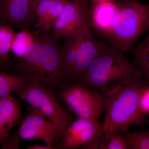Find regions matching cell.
Returning <instances> with one entry per match:
<instances>
[{"mask_svg": "<svg viewBox=\"0 0 149 149\" xmlns=\"http://www.w3.org/2000/svg\"><path fill=\"white\" fill-rule=\"evenodd\" d=\"M92 27L91 10L86 9L75 1L66 0L58 19L53 27L56 40L68 36L81 35Z\"/></svg>", "mask_w": 149, "mask_h": 149, "instance_id": "7", "label": "cell"}, {"mask_svg": "<svg viewBox=\"0 0 149 149\" xmlns=\"http://www.w3.org/2000/svg\"><path fill=\"white\" fill-rule=\"evenodd\" d=\"M97 149H128V148L120 134L102 130L98 141Z\"/></svg>", "mask_w": 149, "mask_h": 149, "instance_id": "20", "label": "cell"}, {"mask_svg": "<svg viewBox=\"0 0 149 149\" xmlns=\"http://www.w3.org/2000/svg\"><path fill=\"white\" fill-rule=\"evenodd\" d=\"M27 149H58V148L56 147L52 146L49 145H40L39 144L32 145V146H27Z\"/></svg>", "mask_w": 149, "mask_h": 149, "instance_id": "25", "label": "cell"}, {"mask_svg": "<svg viewBox=\"0 0 149 149\" xmlns=\"http://www.w3.org/2000/svg\"><path fill=\"white\" fill-rule=\"evenodd\" d=\"M145 39L131 51L133 64L139 68L143 75L144 80L149 83V29Z\"/></svg>", "mask_w": 149, "mask_h": 149, "instance_id": "17", "label": "cell"}, {"mask_svg": "<svg viewBox=\"0 0 149 149\" xmlns=\"http://www.w3.org/2000/svg\"><path fill=\"white\" fill-rule=\"evenodd\" d=\"M22 116L18 99L11 93L0 98V143L9 137L11 129L21 120Z\"/></svg>", "mask_w": 149, "mask_h": 149, "instance_id": "12", "label": "cell"}, {"mask_svg": "<svg viewBox=\"0 0 149 149\" xmlns=\"http://www.w3.org/2000/svg\"><path fill=\"white\" fill-rule=\"evenodd\" d=\"M66 0H44L33 6L37 29L49 31L58 19Z\"/></svg>", "mask_w": 149, "mask_h": 149, "instance_id": "13", "label": "cell"}, {"mask_svg": "<svg viewBox=\"0 0 149 149\" xmlns=\"http://www.w3.org/2000/svg\"><path fill=\"white\" fill-rule=\"evenodd\" d=\"M40 33L42 52L35 78L55 92L70 83L63 70L62 48L51 30Z\"/></svg>", "mask_w": 149, "mask_h": 149, "instance_id": "6", "label": "cell"}, {"mask_svg": "<svg viewBox=\"0 0 149 149\" xmlns=\"http://www.w3.org/2000/svg\"><path fill=\"white\" fill-rule=\"evenodd\" d=\"M106 37L123 53L131 51L139 37L149 29V4L137 0H120Z\"/></svg>", "mask_w": 149, "mask_h": 149, "instance_id": "3", "label": "cell"}, {"mask_svg": "<svg viewBox=\"0 0 149 149\" xmlns=\"http://www.w3.org/2000/svg\"><path fill=\"white\" fill-rule=\"evenodd\" d=\"M146 83L144 77L137 78L106 97L105 116L101 123L103 131L120 133L133 125L143 127L147 116L141 113L139 101Z\"/></svg>", "mask_w": 149, "mask_h": 149, "instance_id": "2", "label": "cell"}, {"mask_svg": "<svg viewBox=\"0 0 149 149\" xmlns=\"http://www.w3.org/2000/svg\"><path fill=\"white\" fill-rule=\"evenodd\" d=\"M94 4L100 2L104 1H108V0H92Z\"/></svg>", "mask_w": 149, "mask_h": 149, "instance_id": "28", "label": "cell"}, {"mask_svg": "<svg viewBox=\"0 0 149 149\" xmlns=\"http://www.w3.org/2000/svg\"><path fill=\"white\" fill-rule=\"evenodd\" d=\"M15 34L7 24H0V62L2 65L9 58L10 52Z\"/></svg>", "mask_w": 149, "mask_h": 149, "instance_id": "22", "label": "cell"}, {"mask_svg": "<svg viewBox=\"0 0 149 149\" xmlns=\"http://www.w3.org/2000/svg\"><path fill=\"white\" fill-rule=\"evenodd\" d=\"M82 34L64 37V45L62 47L63 63L65 74L70 82L72 81L73 70L78 56V42Z\"/></svg>", "mask_w": 149, "mask_h": 149, "instance_id": "16", "label": "cell"}, {"mask_svg": "<svg viewBox=\"0 0 149 149\" xmlns=\"http://www.w3.org/2000/svg\"><path fill=\"white\" fill-rule=\"evenodd\" d=\"M0 14L3 24L21 30L36 23L31 0H0Z\"/></svg>", "mask_w": 149, "mask_h": 149, "instance_id": "10", "label": "cell"}, {"mask_svg": "<svg viewBox=\"0 0 149 149\" xmlns=\"http://www.w3.org/2000/svg\"><path fill=\"white\" fill-rule=\"evenodd\" d=\"M15 93L29 106L37 108L56 126L58 146L67 128L73 120L72 112L57 97L54 92L43 85L37 78L28 80Z\"/></svg>", "mask_w": 149, "mask_h": 149, "instance_id": "4", "label": "cell"}, {"mask_svg": "<svg viewBox=\"0 0 149 149\" xmlns=\"http://www.w3.org/2000/svg\"><path fill=\"white\" fill-rule=\"evenodd\" d=\"M1 14H0V24H1Z\"/></svg>", "mask_w": 149, "mask_h": 149, "instance_id": "29", "label": "cell"}, {"mask_svg": "<svg viewBox=\"0 0 149 149\" xmlns=\"http://www.w3.org/2000/svg\"><path fill=\"white\" fill-rule=\"evenodd\" d=\"M21 139L17 131L12 136L8 138L1 143V148L6 149H20V142Z\"/></svg>", "mask_w": 149, "mask_h": 149, "instance_id": "24", "label": "cell"}, {"mask_svg": "<svg viewBox=\"0 0 149 149\" xmlns=\"http://www.w3.org/2000/svg\"><path fill=\"white\" fill-rule=\"evenodd\" d=\"M117 7V3L111 0L94 4L91 10L92 27H95L100 33L106 36L111 27Z\"/></svg>", "mask_w": 149, "mask_h": 149, "instance_id": "15", "label": "cell"}, {"mask_svg": "<svg viewBox=\"0 0 149 149\" xmlns=\"http://www.w3.org/2000/svg\"><path fill=\"white\" fill-rule=\"evenodd\" d=\"M74 1L79 3L83 7L86 9L90 10V6H89V1L90 0H74Z\"/></svg>", "mask_w": 149, "mask_h": 149, "instance_id": "26", "label": "cell"}, {"mask_svg": "<svg viewBox=\"0 0 149 149\" xmlns=\"http://www.w3.org/2000/svg\"><path fill=\"white\" fill-rule=\"evenodd\" d=\"M119 134L125 140L128 149H149V128L144 131L128 130Z\"/></svg>", "mask_w": 149, "mask_h": 149, "instance_id": "21", "label": "cell"}, {"mask_svg": "<svg viewBox=\"0 0 149 149\" xmlns=\"http://www.w3.org/2000/svg\"><path fill=\"white\" fill-rule=\"evenodd\" d=\"M17 132L22 140L39 139L52 146H54L58 136L57 128L53 123L40 109L31 106L27 107V113Z\"/></svg>", "mask_w": 149, "mask_h": 149, "instance_id": "9", "label": "cell"}, {"mask_svg": "<svg viewBox=\"0 0 149 149\" xmlns=\"http://www.w3.org/2000/svg\"><path fill=\"white\" fill-rule=\"evenodd\" d=\"M102 132L101 123L99 121L78 118L67 128L58 148L97 149L98 140Z\"/></svg>", "mask_w": 149, "mask_h": 149, "instance_id": "8", "label": "cell"}, {"mask_svg": "<svg viewBox=\"0 0 149 149\" xmlns=\"http://www.w3.org/2000/svg\"><path fill=\"white\" fill-rule=\"evenodd\" d=\"M139 107L144 115L149 114V83H146L142 89L140 96Z\"/></svg>", "mask_w": 149, "mask_h": 149, "instance_id": "23", "label": "cell"}, {"mask_svg": "<svg viewBox=\"0 0 149 149\" xmlns=\"http://www.w3.org/2000/svg\"><path fill=\"white\" fill-rule=\"evenodd\" d=\"M107 41H99L92 35L91 30L80 36L78 42V54L72 74L74 81L109 46Z\"/></svg>", "mask_w": 149, "mask_h": 149, "instance_id": "11", "label": "cell"}, {"mask_svg": "<svg viewBox=\"0 0 149 149\" xmlns=\"http://www.w3.org/2000/svg\"><path fill=\"white\" fill-rule=\"evenodd\" d=\"M1 65V62H0V65Z\"/></svg>", "mask_w": 149, "mask_h": 149, "instance_id": "30", "label": "cell"}, {"mask_svg": "<svg viewBox=\"0 0 149 149\" xmlns=\"http://www.w3.org/2000/svg\"><path fill=\"white\" fill-rule=\"evenodd\" d=\"M44 1V0H31V4H32V7L33 8V6L35 5V4L41 1Z\"/></svg>", "mask_w": 149, "mask_h": 149, "instance_id": "27", "label": "cell"}, {"mask_svg": "<svg viewBox=\"0 0 149 149\" xmlns=\"http://www.w3.org/2000/svg\"><path fill=\"white\" fill-rule=\"evenodd\" d=\"M28 80L17 74L0 72V98L12 92H16Z\"/></svg>", "mask_w": 149, "mask_h": 149, "instance_id": "19", "label": "cell"}, {"mask_svg": "<svg viewBox=\"0 0 149 149\" xmlns=\"http://www.w3.org/2000/svg\"><path fill=\"white\" fill-rule=\"evenodd\" d=\"M32 31L31 28L22 29L18 33L15 34L11 50L18 57L20 58L24 55L27 49L35 40L36 36L40 32Z\"/></svg>", "mask_w": 149, "mask_h": 149, "instance_id": "18", "label": "cell"}, {"mask_svg": "<svg viewBox=\"0 0 149 149\" xmlns=\"http://www.w3.org/2000/svg\"><path fill=\"white\" fill-rule=\"evenodd\" d=\"M54 93L60 101L79 118L99 121L105 110L106 97L82 83L70 82Z\"/></svg>", "mask_w": 149, "mask_h": 149, "instance_id": "5", "label": "cell"}, {"mask_svg": "<svg viewBox=\"0 0 149 149\" xmlns=\"http://www.w3.org/2000/svg\"><path fill=\"white\" fill-rule=\"evenodd\" d=\"M40 31L35 40L22 57L18 58L15 64L16 74L30 80L36 78L37 67L42 52V42Z\"/></svg>", "mask_w": 149, "mask_h": 149, "instance_id": "14", "label": "cell"}, {"mask_svg": "<svg viewBox=\"0 0 149 149\" xmlns=\"http://www.w3.org/2000/svg\"><path fill=\"white\" fill-rule=\"evenodd\" d=\"M143 77L139 68L129 61L124 53L110 44L72 82L96 88L107 97L132 80Z\"/></svg>", "mask_w": 149, "mask_h": 149, "instance_id": "1", "label": "cell"}]
</instances>
